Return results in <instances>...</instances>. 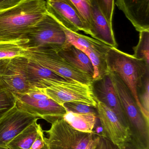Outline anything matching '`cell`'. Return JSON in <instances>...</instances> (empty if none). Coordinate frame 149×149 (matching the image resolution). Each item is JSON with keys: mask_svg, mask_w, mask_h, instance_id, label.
I'll use <instances>...</instances> for the list:
<instances>
[{"mask_svg": "<svg viewBox=\"0 0 149 149\" xmlns=\"http://www.w3.org/2000/svg\"><path fill=\"white\" fill-rule=\"evenodd\" d=\"M23 0H0V10L13 7Z\"/></svg>", "mask_w": 149, "mask_h": 149, "instance_id": "30", "label": "cell"}, {"mask_svg": "<svg viewBox=\"0 0 149 149\" xmlns=\"http://www.w3.org/2000/svg\"><path fill=\"white\" fill-rule=\"evenodd\" d=\"M47 11L45 0H23L0 10V42H18Z\"/></svg>", "mask_w": 149, "mask_h": 149, "instance_id": "1", "label": "cell"}, {"mask_svg": "<svg viewBox=\"0 0 149 149\" xmlns=\"http://www.w3.org/2000/svg\"><path fill=\"white\" fill-rule=\"evenodd\" d=\"M95 149H120L116 144L102 134H98Z\"/></svg>", "mask_w": 149, "mask_h": 149, "instance_id": "28", "label": "cell"}, {"mask_svg": "<svg viewBox=\"0 0 149 149\" xmlns=\"http://www.w3.org/2000/svg\"><path fill=\"white\" fill-rule=\"evenodd\" d=\"M96 4L109 23L112 24L115 0H94Z\"/></svg>", "mask_w": 149, "mask_h": 149, "instance_id": "27", "label": "cell"}, {"mask_svg": "<svg viewBox=\"0 0 149 149\" xmlns=\"http://www.w3.org/2000/svg\"><path fill=\"white\" fill-rule=\"evenodd\" d=\"M115 4L137 31H149V0H116Z\"/></svg>", "mask_w": 149, "mask_h": 149, "instance_id": "14", "label": "cell"}, {"mask_svg": "<svg viewBox=\"0 0 149 149\" xmlns=\"http://www.w3.org/2000/svg\"><path fill=\"white\" fill-rule=\"evenodd\" d=\"M45 144V137L44 134V131L41 125L39 124L36 140L30 149H41L44 147Z\"/></svg>", "mask_w": 149, "mask_h": 149, "instance_id": "29", "label": "cell"}, {"mask_svg": "<svg viewBox=\"0 0 149 149\" xmlns=\"http://www.w3.org/2000/svg\"><path fill=\"white\" fill-rule=\"evenodd\" d=\"M68 1L78 11L79 13L85 22L89 30L91 22L90 0H68Z\"/></svg>", "mask_w": 149, "mask_h": 149, "instance_id": "25", "label": "cell"}, {"mask_svg": "<svg viewBox=\"0 0 149 149\" xmlns=\"http://www.w3.org/2000/svg\"><path fill=\"white\" fill-rule=\"evenodd\" d=\"M109 72L125 115L130 142L139 149H149V120L143 114L123 81L115 73Z\"/></svg>", "mask_w": 149, "mask_h": 149, "instance_id": "2", "label": "cell"}, {"mask_svg": "<svg viewBox=\"0 0 149 149\" xmlns=\"http://www.w3.org/2000/svg\"><path fill=\"white\" fill-rule=\"evenodd\" d=\"M48 134L45 137V144L49 149H95L98 134L93 131L85 133L74 129L64 119L52 123Z\"/></svg>", "mask_w": 149, "mask_h": 149, "instance_id": "5", "label": "cell"}, {"mask_svg": "<svg viewBox=\"0 0 149 149\" xmlns=\"http://www.w3.org/2000/svg\"><path fill=\"white\" fill-rule=\"evenodd\" d=\"M97 102L96 108L101 124L102 134L120 148L125 143L130 141L128 129L123 125L112 109L103 103Z\"/></svg>", "mask_w": 149, "mask_h": 149, "instance_id": "12", "label": "cell"}, {"mask_svg": "<svg viewBox=\"0 0 149 149\" xmlns=\"http://www.w3.org/2000/svg\"><path fill=\"white\" fill-rule=\"evenodd\" d=\"M27 71L29 81L32 87L39 89H41L42 82L45 80L64 82H77L60 76L29 58L27 64Z\"/></svg>", "mask_w": 149, "mask_h": 149, "instance_id": "17", "label": "cell"}, {"mask_svg": "<svg viewBox=\"0 0 149 149\" xmlns=\"http://www.w3.org/2000/svg\"><path fill=\"white\" fill-rule=\"evenodd\" d=\"M10 59H0V76L3 74Z\"/></svg>", "mask_w": 149, "mask_h": 149, "instance_id": "31", "label": "cell"}, {"mask_svg": "<svg viewBox=\"0 0 149 149\" xmlns=\"http://www.w3.org/2000/svg\"><path fill=\"white\" fill-rule=\"evenodd\" d=\"M97 113H77L67 112L63 117L64 120L76 130L85 133H91L96 126Z\"/></svg>", "mask_w": 149, "mask_h": 149, "instance_id": "18", "label": "cell"}, {"mask_svg": "<svg viewBox=\"0 0 149 149\" xmlns=\"http://www.w3.org/2000/svg\"><path fill=\"white\" fill-rule=\"evenodd\" d=\"M35 121L14 138L7 146L8 149H30L36 140L38 125Z\"/></svg>", "mask_w": 149, "mask_h": 149, "instance_id": "20", "label": "cell"}, {"mask_svg": "<svg viewBox=\"0 0 149 149\" xmlns=\"http://www.w3.org/2000/svg\"><path fill=\"white\" fill-rule=\"evenodd\" d=\"M43 90L49 98L62 106L66 102H78L95 108L97 106L91 85L52 81Z\"/></svg>", "mask_w": 149, "mask_h": 149, "instance_id": "7", "label": "cell"}, {"mask_svg": "<svg viewBox=\"0 0 149 149\" xmlns=\"http://www.w3.org/2000/svg\"><path fill=\"white\" fill-rule=\"evenodd\" d=\"M24 56L43 65L60 76L74 81L91 85L93 79L76 69L63 59L57 52L51 49L25 50Z\"/></svg>", "mask_w": 149, "mask_h": 149, "instance_id": "6", "label": "cell"}, {"mask_svg": "<svg viewBox=\"0 0 149 149\" xmlns=\"http://www.w3.org/2000/svg\"><path fill=\"white\" fill-rule=\"evenodd\" d=\"M39 119L21 110L15 104L0 119V148H7L10 142Z\"/></svg>", "mask_w": 149, "mask_h": 149, "instance_id": "10", "label": "cell"}, {"mask_svg": "<svg viewBox=\"0 0 149 149\" xmlns=\"http://www.w3.org/2000/svg\"><path fill=\"white\" fill-rule=\"evenodd\" d=\"M106 59L108 71L115 73L127 87L145 116L137 97V89L144 75L149 72V65L114 47L108 50Z\"/></svg>", "mask_w": 149, "mask_h": 149, "instance_id": "4", "label": "cell"}, {"mask_svg": "<svg viewBox=\"0 0 149 149\" xmlns=\"http://www.w3.org/2000/svg\"><path fill=\"white\" fill-rule=\"evenodd\" d=\"M91 59L94 68L93 80L101 79L108 73L106 56L108 51L100 50L91 48H79Z\"/></svg>", "mask_w": 149, "mask_h": 149, "instance_id": "19", "label": "cell"}, {"mask_svg": "<svg viewBox=\"0 0 149 149\" xmlns=\"http://www.w3.org/2000/svg\"><path fill=\"white\" fill-rule=\"evenodd\" d=\"M17 43L25 50L51 49L58 52L69 42L64 26L47 11Z\"/></svg>", "mask_w": 149, "mask_h": 149, "instance_id": "3", "label": "cell"}, {"mask_svg": "<svg viewBox=\"0 0 149 149\" xmlns=\"http://www.w3.org/2000/svg\"><path fill=\"white\" fill-rule=\"evenodd\" d=\"M47 12L61 25L71 31H82L90 34L89 29L83 17L68 0H47Z\"/></svg>", "mask_w": 149, "mask_h": 149, "instance_id": "11", "label": "cell"}, {"mask_svg": "<svg viewBox=\"0 0 149 149\" xmlns=\"http://www.w3.org/2000/svg\"><path fill=\"white\" fill-rule=\"evenodd\" d=\"M0 149H8L7 148H0Z\"/></svg>", "mask_w": 149, "mask_h": 149, "instance_id": "34", "label": "cell"}, {"mask_svg": "<svg viewBox=\"0 0 149 149\" xmlns=\"http://www.w3.org/2000/svg\"><path fill=\"white\" fill-rule=\"evenodd\" d=\"M91 22L90 34L96 40L111 47L117 48L112 24L109 23L94 0H90Z\"/></svg>", "mask_w": 149, "mask_h": 149, "instance_id": "15", "label": "cell"}, {"mask_svg": "<svg viewBox=\"0 0 149 149\" xmlns=\"http://www.w3.org/2000/svg\"><path fill=\"white\" fill-rule=\"evenodd\" d=\"M16 105L18 108L39 117L51 124L59 119H63L67 111L50 98L36 100L26 94L16 96Z\"/></svg>", "mask_w": 149, "mask_h": 149, "instance_id": "9", "label": "cell"}, {"mask_svg": "<svg viewBox=\"0 0 149 149\" xmlns=\"http://www.w3.org/2000/svg\"><path fill=\"white\" fill-rule=\"evenodd\" d=\"M134 57L149 65V31L140 32L138 44L133 48Z\"/></svg>", "mask_w": 149, "mask_h": 149, "instance_id": "21", "label": "cell"}, {"mask_svg": "<svg viewBox=\"0 0 149 149\" xmlns=\"http://www.w3.org/2000/svg\"><path fill=\"white\" fill-rule=\"evenodd\" d=\"M137 95L144 116L149 120V72L144 75L137 88Z\"/></svg>", "mask_w": 149, "mask_h": 149, "instance_id": "22", "label": "cell"}, {"mask_svg": "<svg viewBox=\"0 0 149 149\" xmlns=\"http://www.w3.org/2000/svg\"><path fill=\"white\" fill-rule=\"evenodd\" d=\"M41 149H49V148H48V147H47V145H46V144H45V145L44 147L43 148Z\"/></svg>", "mask_w": 149, "mask_h": 149, "instance_id": "33", "label": "cell"}, {"mask_svg": "<svg viewBox=\"0 0 149 149\" xmlns=\"http://www.w3.org/2000/svg\"><path fill=\"white\" fill-rule=\"evenodd\" d=\"M24 56L25 50L17 42H0V59H10Z\"/></svg>", "mask_w": 149, "mask_h": 149, "instance_id": "23", "label": "cell"}, {"mask_svg": "<svg viewBox=\"0 0 149 149\" xmlns=\"http://www.w3.org/2000/svg\"><path fill=\"white\" fill-rule=\"evenodd\" d=\"M15 104V96L0 85V119Z\"/></svg>", "mask_w": 149, "mask_h": 149, "instance_id": "24", "label": "cell"}, {"mask_svg": "<svg viewBox=\"0 0 149 149\" xmlns=\"http://www.w3.org/2000/svg\"><path fill=\"white\" fill-rule=\"evenodd\" d=\"M120 149H138L134 145L133 143H132L131 142L129 141L125 143L120 148Z\"/></svg>", "mask_w": 149, "mask_h": 149, "instance_id": "32", "label": "cell"}, {"mask_svg": "<svg viewBox=\"0 0 149 149\" xmlns=\"http://www.w3.org/2000/svg\"><path fill=\"white\" fill-rule=\"evenodd\" d=\"M91 86L96 101L103 103L112 109L128 128L125 115L109 72L101 79L93 81Z\"/></svg>", "mask_w": 149, "mask_h": 149, "instance_id": "13", "label": "cell"}, {"mask_svg": "<svg viewBox=\"0 0 149 149\" xmlns=\"http://www.w3.org/2000/svg\"><path fill=\"white\" fill-rule=\"evenodd\" d=\"M57 52L68 63L93 79L94 68L91 59L85 52L70 43Z\"/></svg>", "mask_w": 149, "mask_h": 149, "instance_id": "16", "label": "cell"}, {"mask_svg": "<svg viewBox=\"0 0 149 149\" xmlns=\"http://www.w3.org/2000/svg\"><path fill=\"white\" fill-rule=\"evenodd\" d=\"M63 106L67 112H72L77 113H97L96 108L89 105L74 102H65Z\"/></svg>", "mask_w": 149, "mask_h": 149, "instance_id": "26", "label": "cell"}, {"mask_svg": "<svg viewBox=\"0 0 149 149\" xmlns=\"http://www.w3.org/2000/svg\"><path fill=\"white\" fill-rule=\"evenodd\" d=\"M28 58L18 56L10 59L3 74L0 76V85L15 97L27 93L33 89L27 71Z\"/></svg>", "mask_w": 149, "mask_h": 149, "instance_id": "8", "label": "cell"}]
</instances>
